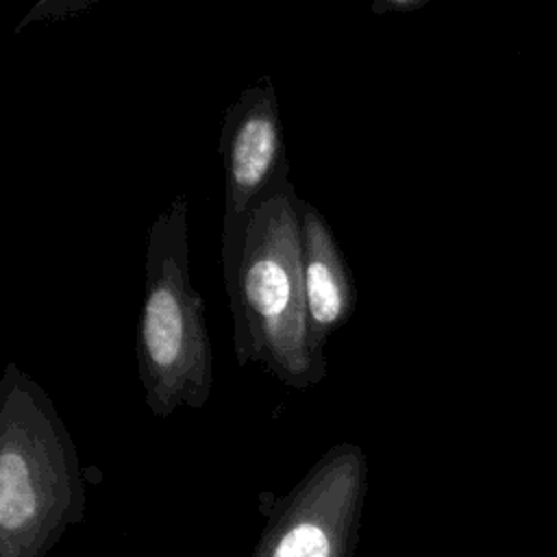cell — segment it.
<instances>
[{
  "instance_id": "cell-3",
  "label": "cell",
  "mask_w": 557,
  "mask_h": 557,
  "mask_svg": "<svg viewBox=\"0 0 557 557\" xmlns=\"http://www.w3.org/2000/svg\"><path fill=\"white\" fill-rule=\"evenodd\" d=\"M218 154L224 170L222 237H233L263 200L292 183L278 96L268 74L226 109Z\"/></svg>"
},
{
  "instance_id": "cell-2",
  "label": "cell",
  "mask_w": 557,
  "mask_h": 557,
  "mask_svg": "<svg viewBox=\"0 0 557 557\" xmlns=\"http://www.w3.org/2000/svg\"><path fill=\"white\" fill-rule=\"evenodd\" d=\"M189 205L178 194L150 224L135 355L154 418L202 409L213 389V348L205 298L191 281Z\"/></svg>"
},
{
  "instance_id": "cell-6",
  "label": "cell",
  "mask_w": 557,
  "mask_h": 557,
  "mask_svg": "<svg viewBox=\"0 0 557 557\" xmlns=\"http://www.w3.org/2000/svg\"><path fill=\"white\" fill-rule=\"evenodd\" d=\"M274 557H329V540L313 524H300L292 529Z\"/></svg>"
},
{
  "instance_id": "cell-1",
  "label": "cell",
  "mask_w": 557,
  "mask_h": 557,
  "mask_svg": "<svg viewBox=\"0 0 557 557\" xmlns=\"http://www.w3.org/2000/svg\"><path fill=\"white\" fill-rule=\"evenodd\" d=\"M294 183L263 200L239 233L222 237V268L233 315L237 363H257L289 389H309L329 374L313 346L300 263Z\"/></svg>"
},
{
  "instance_id": "cell-5",
  "label": "cell",
  "mask_w": 557,
  "mask_h": 557,
  "mask_svg": "<svg viewBox=\"0 0 557 557\" xmlns=\"http://www.w3.org/2000/svg\"><path fill=\"white\" fill-rule=\"evenodd\" d=\"M39 496L28 479L22 450L0 435V524L20 529L37 513Z\"/></svg>"
},
{
  "instance_id": "cell-7",
  "label": "cell",
  "mask_w": 557,
  "mask_h": 557,
  "mask_svg": "<svg viewBox=\"0 0 557 557\" xmlns=\"http://www.w3.org/2000/svg\"><path fill=\"white\" fill-rule=\"evenodd\" d=\"M424 2H416V0H376L374 4H372V11L376 13V15H381V13H389V11H394V13H407V11H413V9H418V7H422Z\"/></svg>"
},
{
  "instance_id": "cell-4",
  "label": "cell",
  "mask_w": 557,
  "mask_h": 557,
  "mask_svg": "<svg viewBox=\"0 0 557 557\" xmlns=\"http://www.w3.org/2000/svg\"><path fill=\"white\" fill-rule=\"evenodd\" d=\"M298 228L307 326L313 346L324 355L331 335L355 313V274L331 224L305 198H298Z\"/></svg>"
}]
</instances>
